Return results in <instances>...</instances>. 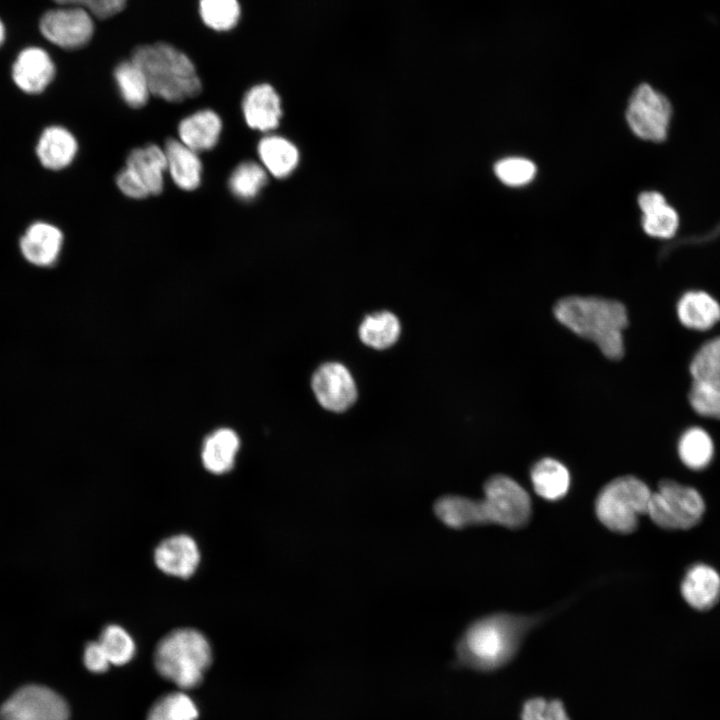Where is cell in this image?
I'll return each instance as SVG.
<instances>
[{
	"instance_id": "32",
	"label": "cell",
	"mask_w": 720,
	"mask_h": 720,
	"mask_svg": "<svg viewBox=\"0 0 720 720\" xmlns=\"http://www.w3.org/2000/svg\"><path fill=\"white\" fill-rule=\"evenodd\" d=\"M690 373L695 382L720 384V337L699 348L690 363Z\"/></svg>"
},
{
	"instance_id": "26",
	"label": "cell",
	"mask_w": 720,
	"mask_h": 720,
	"mask_svg": "<svg viewBox=\"0 0 720 720\" xmlns=\"http://www.w3.org/2000/svg\"><path fill=\"white\" fill-rule=\"evenodd\" d=\"M258 155L263 166L277 178L288 176L298 163V151L287 139L269 135L258 143Z\"/></svg>"
},
{
	"instance_id": "2",
	"label": "cell",
	"mask_w": 720,
	"mask_h": 720,
	"mask_svg": "<svg viewBox=\"0 0 720 720\" xmlns=\"http://www.w3.org/2000/svg\"><path fill=\"white\" fill-rule=\"evenodd\" d=\"M534 623L535 620L529 618L505 614L474 622L457 644L458 662L483 672L504 666L515 656Z\"/></svg>"
},
{
	"instance_id": "41",
	"label": "cell",
	"mask_w": 720,
	"mask_h": 720,
	"mask_svg": "<svg viewBox=\"0 0 720 720\" xmlns=\"http://www.w3.org/2000/svg\"><path fill=\"white\" fill-rule=\"evenodd\" d=\"M4 40H5V27L2 23V21L0 20V46L2 45Z\"/></svg>"
},
{
	"instance_id": "33",
	"label": "cell",
	"mask_w": 720,
	"mask_h": 720,
	"mask_svg": "<svg viewBox=\"0 0 720 720\" xmlns=\"http://www.w3.org/2000/svg\"><path fill=\"white\" fill-rule=\"evenodd\" d=\"M199 12L209 28L228 31L237 25L241 9L237 0H200Z\"/></svg>"
},
{
	"instance_id": "8",
	"label": "cell",
	"mask_w": 720,
	"mask_h": 720,
	"mask_svg": "<svg viewBox=\"0 0 720 720\" xmlns=\"http://www.w3.org/2000/svg\"><path fill=\"white\" fill-rule=\"evenodd\" d=\"M671 106L664 95L648 84L638 86L630 97L626 119L632 132L641 139L660 142L665 139Z\"/></svg>"
},
{
	"instance_id": "6",
	"label": "cell",
	"mask_w": 720,
	"mask_h": 720,
	"mask_svg": "<svg viewBox=\"0 0 720 720\" xmlns=\"http://www.w3.org/2000/svg\"><path fill=\"white\" fill-rule=\"evenodd\" d=\"M704 512V499L695 488L667 479L652 492L647 514L663 529L687 530L701 521Z\"/></svg>"
},
{
	"instance_id": "7",
	"label": "cell",
	"mask_w": 720,
	"mask_h": 720,
	"mask_svg": "<svg viewBox=\"0 0 720 720\" xmlns=\"http://www.w3.org/2000/svg\"><path fill=\"white\" fill-rule=\"evenodd\" d=\"M481 501L487 524L516 529L524 526L531 514L529 495L515 480L505 475H494L485 482Z\"/></svg>"
},
{
	"instance_id": "18",
	"label": "cell",
	"mask_w": 720,
	"mask_h": 720,
	"mask_svg": "<svg viewBox=\"0 0 720 720\" xmlns=\"http://www.w3.org/2000/svg\"><path fill=\"white\" fill-rule=\"evenodd\" d=\"M680 590L689 606L700 611L708 610L719 601L720 575L707 564H695L685 573Z\"/></svg>"
},
{
	"instance_id": "21",
	"label": "cell",
	"mask_w": 720,
	"mask_h": 720,
	"mask_svg": "<svg viewBox=\"0 0 720 720\" xmlns=\"http://www.w3.org/2000/svg\"><path fill=\"white\" fill-rule=\"evenodd\" d=\"M642 211V226L644 231L657 238H670L678 228V215L668 205L662 194L649 191L643 192L638 198Z\"/></svg>"
},
{
	"instance_id": "23",
	"label": "cell",
	"mask_w": 720,
	"mask_h": 720,
	"mask_svg": "<svg viewBox=\"0 0 720 720\" xmlns=\"http://www.w3.org/2000/svg\"><path fill=\"white\" fill-rule=\"evenodd\" d=\"M239 447V437L232 429H218L211 433L203 443L202 463L211 473H227L235 464Z\"/></svg>"
},
{
	"instance_id": "1",
	"label": "cell",
	"mask_w": 720,
	"mask_h": 720,
	"mask_svg": "<svg viewBox=\"0 0 720 720\" xmlns=\"http://www.w3.org/2000/svg\"><path fill=\"white\" fill-rule=\"evenodd\" d=\"M555 318L573 333L592 341L611 360L624 355L623 331L628 325L625 306L596 296H567L553 308Z\"/></svg>"
},
{
	"instance_id": "34",
	"label": "cell",
	"mask_w": 720,
	"mask_h": 720,
	"mask_svg": "<svg viewBox=\"0 0 720 720\" xmlns=\"http://www.w3.org/2000/svg\"><path fill=\"white\" fill-rule=\"evenodd\" d=\"M98 641L113 665L127 664L135 655L136 645L133 638L119 625H107Z\"/></svg>"
},
{
	"instance_id": "40",
	"label": "cell",
	"mask_w": 720,
	"mask_h": 720,
	"mask_svg": "<svg viewBox=\"0 0 720 720\" xmlns=\"http://www.w3.org/2000/svg\"><path fill=\"white\" fill-rule=\"evenodd\" d=\"M60 6H77V7H83L84 8V1L85 0H53Z\"/></svg>"
},
{
	"instance_id": "37",
	"label": "cell",
	"mask_w": 720,
	"mask_h": 720,
	"mask_svg": "<svg viewBox=\"0 0 720 720\" xmlns=\"http://www.w3.org/2000/svg\"><path fill=\"white\" fill-rule=\"evenodd\" d=\"M521 720H570V718L560 700L537 697L524 703Z\"/></svg>"
},
{
	"instance_id": "19",
	"label": "cell",
	"mask_w": 720,
	"mask_h": 720,
	"mask_svg": "<svg viewBox=\"0 0 720 720\" xmlns=\"http://www.w3.org/2000/svg\"><path fill=\"white\" fill-rule=\"evenodd\" d=\"M163 150L167 171L174 184L184 191L197 189L201 184L203 172L199 153L175 138H169Z\"/></svg>"
},
{
	"instance_id": "28",
	"label": "cell",
	"mask_w": 720,
	"mask_h": 720,
	"mask_svg": "<svg viewBox=\"0 0 720 720\" xmlns=\"http://www.w3.org/2000/svg\"><path fill=\"white\" fill-rule=\"evenodd\" d=\"M114 79L120 96L128 106L137 109L146 105L151 95L149 84L141 68L132 59L116 66Z\"/></svg>"
},
{
	"instance_id": "39",
	"label": "cell",
	"mask_w": 720,
	"mask_h": 720,
	"mask_svg": "<svg viewBox=\"0 0 720 720\" xmlns=\"http://www.w3.org/2000/svg\"><path fill=\"white\" fill-rule=\"evenodd\" d=\"M126 0H85L84 8L99 19L110 18L125 7Z\"/></svg>"
},
{
	"instance_id": "38",
	"label": "cell",
	"mask_w": 720,
	"mask_h": 720,
	"mask_svg": "<svg viewBox=\"0 0 720 720\" xmlns=\"http://www.w3.org/2000/svg\"><path fill=\"white\" fill-rule=\"evenodd\" d=\"M86 668L93 673H103L111 664L99 641L89 642L83 653Z\"/></svg>"
},
{
	"instance_id": "11",
	"label": "cell",
	"mask_w": 720,
	"mask_h": 720,
	"mask_svg": "<svg viewBox=\"0 0 720 720\" xmlns=\"http://www.w3.org/2000/svg\"><path fill=\"white\" fill-rule=\"evenodd\" d=\"M311 386L319 404L332 412H343L357 399V388L349 370L341 363L327 362L313 374Z\"/></svg>"
},
{
	"instance_id": "27",
	"label": "cell",
	"mask_w": 720,
	"mask_h": 720,
	"mask_svg": "<svg viewBox=\"0 0 720 720\" xmlns=\"http://www.w3.org/2000/svg\"><path fill=\"white\" fill-rule=\"evenodd\" d=\"M400 333V322L389 311H381L366 316L359 327L361 341L377 350L391 347L399 339Z\"/></svg>"
},
{
	"instance_id": "13",
	"label": "cell",
	"mask_w": 720,
	"mask_h": 720,
	"mask_svg": "<svg viewBox=\"0 0 720 720\" xmlns=\"http://www.w3.org/2000/svg\"><path fill=\"white\" fill-rule=\"evenodd\" d=\"M55 65L47 51L40 47H27L12 65V79L27 94H39L52 82Z\"/></svg>"
},
{
	"instance_id": "17",
	"label": "cell",
	"mask_w": 720,
	"mask_h": 720,
	"mask_svg": "<svg viewBox=\"0 0 720 720\" xmlns=\"http://www.w3.org/2000/svg\"><path fill=\"white\" fill-rule=\"evenodd\" d=\"M223 124L211 109H201L184 117L178 124V139L197 153L213 149L220 138Z\"/></svg>"
},
{
	"instance_id": "5",
	"label": "cell",
	"mask_w": 720,
	"mask_h": 720,
	"mask_svg": "<svg viewBox=\"0 0 720 720\" xmlns=\"http://www.w3.org/2000/svg\"><path fill=\"white\" fill-rule=\"evenodd\" d=\"M652 491L634 476L618 477L599 492L595 512L599 521L617 533H631L641 515L647 514Z\"/></svg>"
},
{
	"instance_id": "20",
	"label": "cell",
	"mask_w": 720,
	"mask_h": 720,
	"mask_svg": "<svg viewBox=\"0 0 720 720\" xmlns=\"http://www.w3.org/2000/svg\"><path fill=\"white\" fill-rule=\"evenodd\" d=\"M78 151L74 135L65 127L49 126L41 134L36 154L40 163L50 170H61L69 166Z\"/></svg>"
},
{
	"instance_id": "22",
	"label": "cell",
	"mask_w": 720,
	"mask_h": 720,
	"mask_svg": "<svg viewBox=\"0 0 720 720\" xmlns=\"http://www.w3.org/2000/svg\"><path fill=\"white\" fill-rule=\"evenodd\" d=\"M677 315L685 327L705 331L720 320V305L706 292L689 291L680 298Z\"/></svg>"
},
{
	"instance_id": "30",
	"label": "cell",
	"mask_w": 720,
	"mask_h": 720,
	"mask_svg": "<svg viewBox=\"0 0 720 720\" xmlns=\"http://www.w3.org/2000/svg\"><path fill=\"white\" fill-rule=\"evenodd\" d=\"M267 182L265 169L254 161H244L232 171L228 186L231 193L241 200L255 198Z\"/></svg>"
},
{
	"instance_id": "10",
	"label": "cell",
	"mask_w": 720,
	"mask_h": 720,
	"mask_svg": "<svg viewBox=\"0 0 720 720\" xmlns=\"http://www.w3.org/2000/svg\"><path fill=\"white\" fill-rule=\"evenodd\" d=\"M92 15L83 7L61 6L45 12L39 23L42 35L63 49L85 46L94 32Z\"/></svg>"
},
{
	"instance_id": "12",
	"label": "cell",
	"mask_w": 720,
	"mask_h": 720,
	"mask_svg": "<svg viewBox=\"0 0 720 720\" xmlns=\"http://www.w3.org/2000/svg\"><path fill=\"white\" fill-rule=\"evenodd\" d=\"M154 562L163 573L182 579L191 577L200 563V550L189 535L178 534L161 541L154 550Z\"/></svg>"
},
{
	"instance_id": "31",
	"label": "cell",
	"mask_w": 720,
	"mask_h": 720,
	"mask_svg": "<svg viewBox=\"0 0 720 720\" xmlns=\"http://www.w3.org/2000/svg\"><path fill=\"white\" fill-rule=\"evenodd\" d=\"M198 709L184 692L163 695L151 706L147 720H196Z\"/></svg>"
},
{
	"instance_id": "35",
	"label": "cell",
	"mask_w": 720,
	"mask_h": 720,
	"mask_svg": "<svg viewBox=\"0 0 720 720\" xmlns=\"http://www.w3.org/2000/svg\"><path fill=\"white\" fill-rule=\"evenodd\" d=\"M494 171L502 183L517 187L530 183L537 169L536 165L527 158L507 157L495 164Z\"/></svg>"
},
{
	"instance_id": "3",
	"label": "cell",
	"mask_w": 720,
	"mask_h": 720,
	"mask_svg": "<svg viewBox=\"0 0 720 720\" xmlns=\"http://www.w3.org/2000/svg\"><path fill=\"white\" fill-rule=\"evenodd\" d=\"M131 59L143 71L151 94L158 98L178 103L201 92V80L191 59L168 43L138 46Z\"/></svg>"
},
{
	"instance_id": "14",
	"label": "cell",
	"mask_w": 720,
	"mask_h": 720,
	"mask_svg": "<svg viewBox=\"0 0 720 720\" xmlns=\"http://www.w3.org/2000/svg\"><path fill=\"white\" fill-rule=\"evenodd\" d=\"M123 168L148 196L158 195L163 191L167 163L164 150L158 145L148 144L133 149L128 154Z\"/></svg>"
},
{
	"instance_id": "24",
	"label": "cell",
	"mask_w": 720,
	"mask_h": 720,
	"mask_svg": "<svg viewBox=\"0 0 720 720\" xmlns=\"http://www.w3.org/2000/svg\"><path fill=\"white\" fill-rule=\"evenodd\" d=\"M434 511L445 525L455 529L487 524L481 500H472L463 496H445L435 503Z\"/></svg>"
},
{
	"instance_id": "29",
	"label": "cell",
	"mask_w": 720,
	"mask_h": 720,
	"mask_svg": "<svg viewBox=\"0 0 720 720\" xmlns=\"http://www.w3.org/2000/svg\"><path fill=\"white\" fill-rule=\"evenodd\" d=\"M682 463L692 470H702L712 461L714 445L710 435L700 427L687 429L678 442Z\"/></svg>"
},
{
	"instance_id": "36",
	"label": "cell",
	"mask_w": 720,
	"mask_h": 720,
	"mask_svg": "<svg viewBox=\"0 0 720 720\" xmlns=\"http://www.w3.org/2000/svg\"><path fill=\"white\" fill-rule=\"evenodd\" d=\"M689 402L701 416L720 419V384L693 381Z\"/></svg>"
},
{
	"instance_id": "15",
	"label": "cell",
	"mask_w": 720,
	"mask_h": 720,
	"mask_svg": "<svg viewBox=\"0 0 720 720\" xmlns=\"http://www.w3.org/2000/svg\"><path fill=\"white\" fill-rule=\"evenodd\" d=\"M242 112L250 128L271 131L279 125L282 115L279 95L269 84L255 85L243 97Z\"/></svg>"
},
{
	"instance_id": "4",
	"label": "cell",
	"mask_w": 720,
	"mask_h": 720,
	"mask_svg": "<svg viewBox=\"0 0 720 720\" xmlns=\"http://www.w3.org/2000/svg\"><path fill=\"white\" fill-rule=\"evenodd\" d=\"M212 661V650L203 633L178 628L166 634L154 651V665L166 680L181 689L200 684Z\"/></svg>"
},
{
	"instance_id": "9",
	"label": "cell",
	"mask_w": 720,
	"mask_h": 720,
	"mask_svg": "<svg viewBox=\"0 0 720 720\" xmlns=\"http://www.w3.org/2000/svg\"><path fill=\"white\" fill-rule=\"evenodd\" d=\"M0 720H69V707L50 688L27 685L3 703Z\"/></svg>"
},
{
	"instance_id": "16",
	"label": "cell",
	"mask_w": 720,
	"mask_h": 720,
	"mask_svg": "<svg viewBox=\"0 0 720 720\" xmlns=\"http://www.w3.org/2000/svg\"><path fill=\"white\" fill-rule=\"evenodd\" d=\"M20 250L24 258L40 267H47L56 262L63 245L62 231L47 222L31 224L21 237Z\"/></svg>"
},
{
	"instance_id": "25",
	"label": "cell",
	"mask_w": 720,
	"mask_h": 720,
	"mask_svg": "<svg viewBox=\"0 0 720 720\" xmlns=\"http://www.w3.org/2000/svg\"><path fill=\"white\" fill-rule=\"evenodd\" d=\"M535 492L544 499L558 500L566 495L570 485L568 469L559 461L543 458L531 469Z\"/></svg>"
}]
</instances>
